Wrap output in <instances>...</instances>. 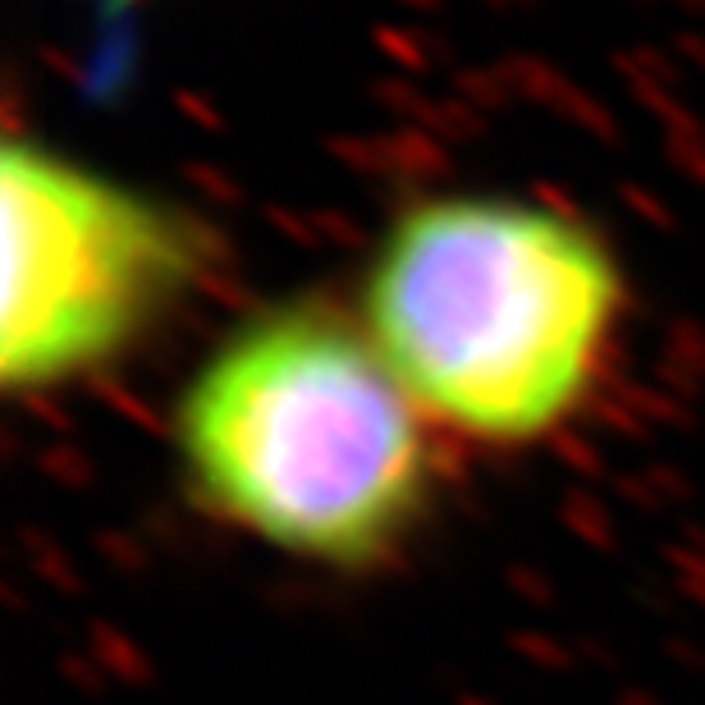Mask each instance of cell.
Listing matches in <instances>:
<instances>
[{"mask_svg":"<svg viewBox=\"0 0 705 705\" xmlns=\"http://www.w3.org/2000/svg\"><path fill=\"white\" fill-rule=\"evenodd\" d=\"M431 417L367 326L326 307L257 316L188 380L174 445L216 522L326 573L399 559L435 495Z\"/></svg>","mask_w":705,"mask_h":705,"instance_id":"obj_1","label":"cell"},{"mask_svg":"<svg viewBox=\"0 0 705 705\" xmlns=\"http://www.w3.org/2000/svg\"><path fill=\"white\" fill-rule=\"evenodd\" d=\"M619 303V266L577 220L435 197L380 239L362 326L435 426L527 445L582 408Z\"/></svg>","mask_w":705,"mask_h":705,"instance_id":"obj_2","label":"cell"},{"mask_svg":"<svg viewBox=\"0 0 705 705\" xmlns=\"http://www.w3.org/2000/svg\"><path fill=\"white\" fill-rule=\"evenodd\" d=\"M0 211L10 390H51L106 367L197 271V239L174 211L37 142H10L0 156Z\"/></svg>","mask_w":705,"mask_h":705,"instance_id":"obj_3","label":"cell"}]
</instances>
